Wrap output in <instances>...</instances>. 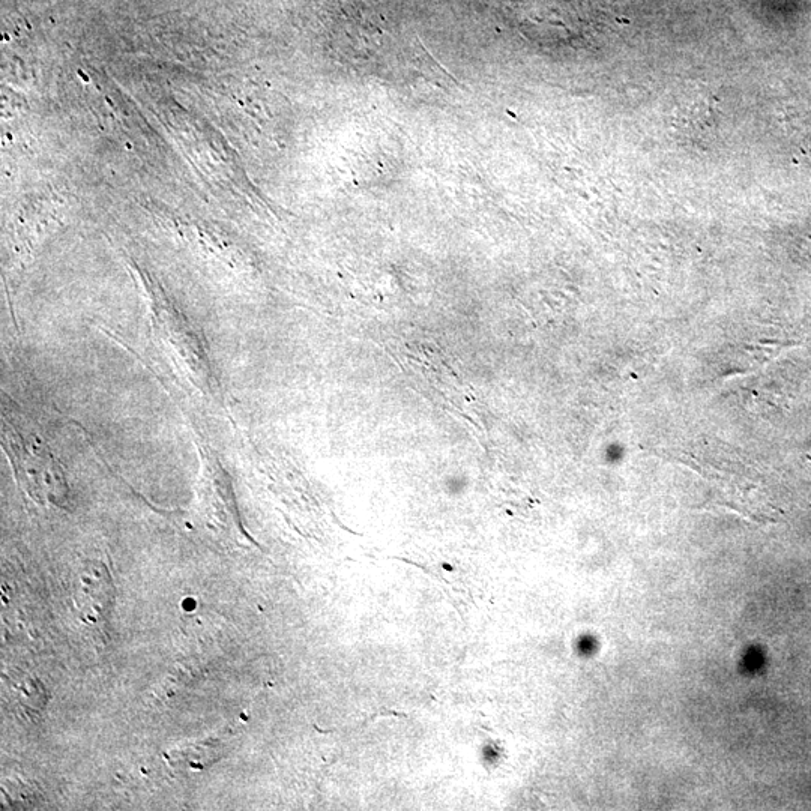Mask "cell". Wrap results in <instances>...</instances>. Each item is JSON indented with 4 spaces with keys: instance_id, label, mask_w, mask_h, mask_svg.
Wrapping results in <instances>:
<instances>
[{
    "instance_id": "1",
    "label": "cell",
    "mask_w": 811,
    "mask_h": 811,
    "mask_svg": "<svg viewBox=\"0 0 811 811\" xmlns=\"http://www.w3.org/2000/svg\"><path fill=\"white\" fill-rule=\"evenodd\" d=\"M74 600L83 621L103 624L115 606V585L107 568L98 562H89L77 574Z\"/></svg>"
},
{
    "instance_id": "2",
    "label": "cell",
    "mask_w": 811,
    "mask_h": 811,
    "mask_svg": "<svg viewBox=\"0 0 811 811\" xmlns=\"http://www.w3.org/2000/svg\"><path fill=\"white\" fill-rule=\"evenodd\" d=\"M223 747L215 741H202L185 747L173 748L166 754L167 762L173 768L203 771L221 759Z\"/></svg>"
},
{
    "instance_id": "3",
    "label": "cell",
    "mask_w": 811,
    "mask_h": 811,
    "mask_svg": "<svg viewBox=\"0 0 811 811\" xmlns=\"http://www.w3.org/2000/svg\"><path fill=\"white\" fill-rule=\"evenodd\" d=\"M17 691H19L22 702L29 708L41 709L46 703V691H44L43 685L32 676L20 682L17 685Z\"/></svg>"
},
{
    "instance_id": "4",
    "label": "cell",
    "mask_w": 811,
    "mask_h": 811,
    "mask_svg": "<svg viewBox=\"0 0 811 811\" xmlns=\"http://www.w3.org/2000/svg\"><path fill=\"white\" fill-rule=\"evenodd\" d=\"M808 453H810V456H811V447H810V451H808Z\"/></svg>"
}]
</instances>
